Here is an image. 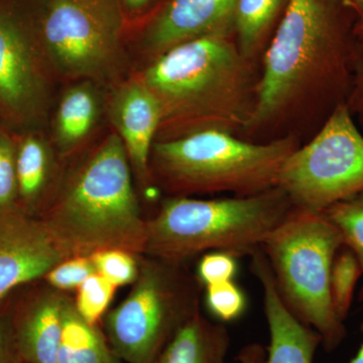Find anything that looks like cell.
I'll return each instance as SVG.
<instances>
[{"mask_svg": "<svg viewBox=\"0 0 363 363\" xmlns=\"http://www.w3.org/2000/svg\"><path fill=\"white\" fill-rule=\"evenodd\" d=\"M124 6L131 11H138L147 6L150 0H123Z\"/></svg>", "mask_w": 363, "mask_h": 363, "instance_id": "1f68e13d", "label": "cell"}, {"mask_svg": "<svg viewBox=\"0 0 363 363\" xmlns=\"http://www.w3.org/2000/svg\"><path fill=\"white\" fill-rule=\"evenodd\" d=\"M130 159L111 133L79 169L45 224L69 257L106 250L145 252L147 221L131 181Z\"/></svg>", "mask_w": 363, "mask_h": 363, "instance_id": "3957f363", "label": "cell"}, {"mask_svg": "<svg viewBox=\"0 0 363 363\" xmlns=\"http://www.w3.org/2000/svg\"><path fill=\"white\" fill-rule=\"evenodd\" d=\"M355 47L339 26L328 0H289L266 52L245 128L266 124L313 93L328 116L347 102Z\"/></svg>", "mask_w": 363, "mask_h": 363, "instance_id": "7a4b0ae2", "label": "cell"}, {"mask_svg": "<svg viewBox=\"0 0 363 363\" xmlns=\"http://www.w3.org/2000/svg\"><path fill=\"white\" fill-rule=\"evenodd\" d=\"M111 116L131 164L140 178L147 179L155 136L162 123L156 96L140 79L130 80L112 98Z\"/></svg>", "mask_w": 363, "mask_h": 363, "instance_id": "5bb4252c", "label": "cell"}, {"mask_svg": "<svg viewBox=\"0 0 363 363\" xmlns=\"http://www.w3.org/2000/svg\"><path fill=\"white\" fill-rule=\"evenodd\" d=\"M362 274V264L357 255L343 245L334 257L330 276L332 304L342 321L350 312L355 286Z\"/></svg>", "mask_w": 363, "mask_h": 363, "instance_id": "44dd1931", "label": "cell"}, {"mask_svg": "<svg viewBox=\"0 0 363 363\" xmlns=\"http://www.w3.org/2000/svg\"><path fill=\"white\" fill-rule=\"evenodd\" d=\"M0 363H13L9 338L1 326H0Z\"/></svg>", "mask_w": 363, "mask_h": 363, "instance_id": "4dcf8cb0", "label": "cell"}, {"mask_svg": "<svg viewBox=\"0 0 363 363\" xmlns=\"http://www.w3.org/2000/svg\"><path fill=\"white\" fill-rule=\"evenodd\" d=\"M343 240L322 212L294 208L262 243V248L284 303L332 351L346 329L332 304L331 267Z\"/></svg>", "mask_w": 363, "mask_h": 363, "instance_id": "8992f818", "label": "cell"}, {"mask_svg": "<svg viewBox=\"0 0 363 363\" xmlns=\"http://www.w3.org/2000/svg\"><path fill=\"white\" fill-rule=\"evenodd\" d=\"M238 0H169L145 32V47L155 56L187 40L224 33L235 20Z\"/></svg>", "mask_w": 363, "mask_h": 363, "instance_id": "4fadbf2b", "label": "cell"}, {"mask_svg": "<svg viewBox=\"0 0 363 363\" xmlns=\"http://www.w3.org/2000/svg\"><path fill=\"white\" fill-rule=\"evenodd\" d=\"M123 14L117 0H45L39 33L50 61L62 75H108L121 55Z\"/></svg>", "mask_w": 363, "mask_h": 363, "instance_id": "9c48e42d", "label": "cell"}, {"mask_svg": "<svg viewBox=\"0 0 363 363\" xmlns=\"http://www.w3.org/2000/svg\"><path fill=\"white\" fill-rule=\"evenodd\" d=\"M297 209L323 212L363 192V135L340 104L279 172L278 186Z\"/></svg>", "mask_w": 363, "mask_h": 363, "instance_id": "ba28073f", "label": "cell"}, {"mask_svg": "<svg viewBox=\"0 0 363 363\" xmlns=\"http://www.w3.org/2000/svg\"><path fill=\"white\" fill-rule=\"evenodd\" d=\"M279 187L252 196L202 200L169 198L147 221L145 252L181 264L205 252L250 255L294 209Z\"/></svg>", "mask_w": 363, "mask_h": 363, "instance_id": "277c9868", "label": "cell"}, {"mask_svg": "<svg viewBox=\"0 0 363 363\" xmlns=\"http://www.w3.org/2000/svg\"><path fill=\"white\" fill-rule=\"evenodd\" d=\"M350 111H357L363 119V45L355 47L354 78L347 102Z\"/></svg>", "mask_w": 363, "mask_h": 363, "instance_id": "f1b7e54d", "label": "cell"}, {"mask_svg": "<svg viewBox=\"0 0 363 363\" xmlns=\"http://www.w3.org/2000/svg\"><path fill=\"white\" fill-rule=\"evenodd\" d=\"M50 152L38 136L30 135L21 142L16 152V178L18 192L32 200L42 192L50 169Z\"/></svg>", "mask_w": 363, "mask_h": 363, "instance_id": "d6986e66", "label": "cell"}, {"mask_svg": "<svg viewBox=\"0 0 363 363\" xmlns=\"http://www.w3.org/2000/svg\"><path fill=\"white\" fill-rule=\"evenodd\" d=\"M267 350L259 343H250L241 348L238 353V363H264Z\"/></svg>", "mask_w": 363, "mask_h": 363, "instance_id": "f546056e", "label": "cell"}, {"mask_svg": "<svg viewBox=\"0 0 363 363\" xmlns=\"http://www.w3.org/2000/svg\"><path fill=\"white\" fill-rule=\"evenodd\" d=\"M238 255L221 250L207 252L200 260L197 278L204 286L233 281L238 274Z\"/></svg>", "mask_w": 363, "mask_h": 363, "instance_id": "4316f807", "label": "cell"}, {"mask_svg": "<svg viewBox=\"0 0 363 363\" xmlns=\"http://www.w3.org/2000/svg\"><path fill=\"white\" fill-rule=\"evenodd\" d=\"M247 59L225 33L196 38L157 56L138 79L161 106L162 138L247 128L257 86Z\"/></svg>", "mask_w": 363, "mask_h": 363, "instance_id": "6da1fadb", "label": "cell"}, {"mask_svg": "<svg viewBox=\"0 0 363 363\" xmlns=\"http://www.w3.org/2000/svg\"><path fill=\"white\" fill-rule=\"evenodd\" d=\"M114 358L96 326L87 323L79 315L75 305L68 302L62 327L58 363H111Z\"/></svg>", "mask_w": 363, "mask_h": 363, "instance_id": "ac0fdd59", "label": "cell"}, {"mask_svg": "<svg viewBox=\"0 0 363 363\" xmlns=\"http://www.w3.org/2000/svg\"><path fill=\"white\" fill-rule=\"evenodd\" d=\"M209 311L221 322H231L242 316L247 309L245 292L233 281L205 286Z\"/></svg>", "mask_w": 363, "mask_h": 363, "instance_id": "cb8c5ba5", "label": "cell"}, {"mask_svg": "<svg viewBox=\"0 0 363 363\" xmlns=\"http://www.w3.org/2000/svg\"><path fill=\"white\" fill-rule=\"evenodd\" d=\"M69 257L45 221L0 212V300Z\"/></svg>", "mask_w": 363, "mask_h": 363, "instance_id": "30bf717a", "label": "cell"}, {"mask_svg": "<svg viewBox=\"0 0 363 363\" xmlns=\"http://www.w3.org/2000/svg\"><path fill=\"white\" fill-rule=\"evenodd\" d=\"M298 147L293 138L252 143L209 128L155 142L150 159L172 192L243 197L276 188L281 167Z\"/></svg>", "mask_w": 363, "mask_h": 363, "instance_id": "5b68a950", "label": "cell"}, {"mask_svg": "<svg viewBox=\"0 0 363 363\" xmlns=\"http://www.w3.org/2000/svg\"><path fill=\"white\" fill-rule=\"evenodd\" d=\"M281 0H238L235 23L240 49L250 57L278 11Z\"/></svg>", "mask_w": 363, "mask_h": 363, "instance_id": "ffe728a7", "label": "cell"}, {"mask_svg": "<svg viewBox=\"0 0 363 363\" xmlns=\"http://www.w3.org/2000/svg\"><path fill=\"white\" fill-rule=\"evenodd\" d=\"M90 257L96 272L116 288L133 283L140 274L135 259L125 250H102Z\"/></svg>", "mask_w": 363, "mask_h": 363, "instance_id": "d4e9b609", "label": "cell"}, {"mask_svg": "<svg viewBox=\"0 0 363 363\" xmlns=\"http://www.w3.org/2000/svg\"><path fill=\"white\" fill-rule=\"evenodd\" d=\"M99 100L89 82L79 83L65 91L55 117L54 138L61 152L79 147L97 123Z\"/></svg>", "mask_w": 363, "mask_h": 363, "instance_id": "e0dca14e", "label": "cell"}, {"mask_svg": "<svg viewBox=\"0 0 363 363\" xmlns=\"http://www.w3.org/2000/svg\"><path fill=\"white\" fill-rule=\"evenodd\" d=\"M346 1L350 2V4H352L359 11L360 14H362V21H363V0H346Z\"/></svg>", "mask_w": 363, "mask_h": 363, "instance_id": "836d02e7", "label": "cell"}, {"mask_svg": "<svg viewBox=\"0 0 363 363\" xmlns=\"http://www.w3.org/2000/svg\"><path fill=\"white\" fill-rule=\"evenodd\" d=\"M96 272L90 257H74L60 262L45 274L50 285L58 290L79 288Z\"/></svg>", "mask_w": 363, "mask_h": 363, "instance_id": "484cf974", "label": "cell"}, {"mask_svg": "<svg viewBox=\"0 0 363 363\" xmlns=\"http://www.w3.org/2000/svg\"><path fill=\"white\" fill-rule=\"evenodd\" d=\"M16 152L6 136H0V212L6 211L16 197Z\"/></svg>", "mask_w": 363, "mask_h": 363, "instance_id": "83f0119b", "label": "cell"}, {"mask_svg": "<svg viewBox=\"0 0 363 363\" xmlns=\"http://www.w3.org/2000/svg\"><path fill=\"white\" fill-rule=\"evenodd\" d=\"M45 99V82L25 20L0 4V102L14 116H33Z\"/></svg>", "mask_w": 363, "mask_h": 363, "instance_id": "8fae6325", "label": "cell"}, {"mask_svg": "<svg viewBox=\"0 0 363 363\" xmlns=\"http://www.w3.org/2000/svg\"><path fill=\"white\" fill-rule=\"evenodd\" d=\"M250 271L259 279L264 293V315L269 326V345L264 363H314L321 337L301 322L279 295L264 250L250 253Z\"/></svg>", "mask_w": 363, "mask_h": 363, "instance_id": "7c38bea8", "label": "cell"}, {"mask_svg": "<svg viewBox=\"0 0 363 363\" xmlns=\"http://www.w3.org/2000/svg\"><path fill=\"white\" fill-rule=\"evenodd\" d=\"M336 226L343 245L357 255L363 269V192L322 212Z\"/></svg>", "mask_w": 363, "mask_h": 363, "instance_id": "7402d4cb", "label": "cell"}, {"mask_svg": "<svg viewBox=\"0 0 363 363\" xmlns=\"http://www.w3.org/2000/svg\"><path fill=\"white\" fill-rule=\"evenodd\" d=\"M362 298H363V289L362 291ZM362 330L363 332V323ZM350 363H363V342L362 346H360L359 350L357 351V355L352 358V360H351Z\"/></svg>", "mask_w": 363, "mask_h": 363, "instance_id": "d6a6232c", "label": "cell"}, {"mask_svg": "<svg viewBox=\"0 0 363 363\" xmlns=\"http://www.w3.org/2000/svg\"><path fill=\"white\" fill-rule=\"evenodd\" d=\"M111 363H118V362H117L116 357L114 358V359L112 360V362Z\"/></svg>", "mask_w": 363, "mask_h": 363, "instance_id": "d590c367", "label": "cell"}, {"mask_svg": "<svg viewBox=\"0 0 363 363\" xmlns=\"http://www.w3.org/2000/svg\"><path fill=\"white\" fill-rule=\"evenodd\" d=\"M179 264L159 259L143 267L130 295L109 313L106 334L114 357L154 363L182 325L199 313L201 281H189Z\"/></svg>", "mask_w": 363, "mask_h": 363, "instance_id": "52a82bcc", "label": "cell"}, {"mask_svg": "<svg viewBox=\"0 0 363 363\" xmlns=\"http://www.w3.org/2000/svg\"><path fill=\"white\" fill-rule=\"evenodd\" d=\"M353 33L359 39L363 40V21H359L353 30Z\"/></svg>", "mask_w": 363, "mask_h": 363, "instance_id": "e575fe53", "label": "cell"}, {"mask_svg": "<svg viewBox=\"0 0 363 363\" xmlns=\"http://www.w3.org/2000/svg\"><path fill=\"white\" fill-rule=\"evenodd\" d=\"M116 286L98 272L91 274L78 288L75 308L83 319L91 325L96 324L111 304Z\"/></svg>", "mask_w": 363, "mask_h": 363, "instance_id": "603a6c76", "label": "cell"}, {"mask_svg": "<svg viewBox=\"0 0 363 363\" xmlns=\"http://www.w3.org/2000/svg\"><path fill=\"white\" fill-rule=\"evenodd\" d=\"M69 301L56 294L38 300L18 329L21 354L30 363H58L64 315Z\"/></svg>", "mask_w": 363, "mask_h": 363, "instance_id": "2e32d148", "label": "cell"}, {"mask_svg": "<svg viewBox=\"0 0 363 363\" xmlns=\"http://www.w3.org/2000/svg\"><path fill=\"white\" fill-rule=\"evenodd\" d=\"M230 335L199 313L182 325L154 363H227Z\"/></svg>", "mask_w": 363, "mask_h": 363, "instance_id": "9a60e30c", "label": "cell"}]
</instances>
